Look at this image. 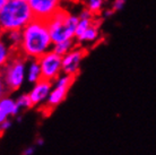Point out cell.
<instances>
[{
  "label": "cell",
  "mask_w": 156,
  "mask_h": 155,
  "mask_svg": "<svg viewBox=\"0 0 156 155\" xmlns=\"http://www.w3.org/2000/svg\"><path fill=\"white\" fill-rule=\"evenodd\" d=\"M95 20H96L95 17H93V18H80V17H79V22H78L77 28H76V33H75V40L77 41V40L90 28V26L95 22Z\"/></svg>",
  "instance_id": "cell-16"
},
{
  "label": "cell",
  "mask_w": 156,
  "mask_h": 155,
  "mask_svg": "<svg viewBox=\"0 0 156 155\" xmlns=\"http://www.w3.org/2000/svg\"><path fill=\"white\" fill-rule=\"evenodd\" d=\"M12 58V48L6 41L0 42V65L5 66Z\"/></svg>",
  "instance_id": "cell-15"
},
{
  "label": "cell",
  "mask_w": 156,
  "mask_h": 155,
  "mask_svg": "<svg viewBox=\"0 0 156 155\" xmlns=\"http://www.w3.org/2000/svg\"><path fill=\"white\" fill-rule=\"evenodd\" d=\"M41 79H43V77L39 59H31L26 70V81L31 84H35Z\"/></svg>",
  "instance_id": "cell-12"
},
{
  "label": "cell",
  "mask_w": 156,
  "mask_h": 155,
  "mask_svg": "<svg viewBox=\"0 0 156 155\" xmlns=\"http://www.w3.org/2000/svg\"><path fill=\"white\" fill-rule=\"evenodd\" d=\"M5 36L6 42L12 48V50H20V43L23 40V33L20 30H16V31H9L6 33H2Z\"/></svg>",
  "instance_id": "cell-13"
},
{
  "label": "cell",
  "mask_w": 156,
  "mask_h": 155,
  "mask_svg": "<svg viewBox=\"0 0 156 155\" xmlns=\"http://www.w3.org/2000/svg\"><path fill=\"white\" fill-rule=\"evenodd\" d=\"M34 18L31 6L24 0H10L0 7V28L2 33L16 30L22 31Z\"/></svg>",
  "instance_id": "cell-2"
},
{
  "label": "cell",
  "mask_w": 156,
  "mask_h": 155,
  "mask_svg": "<svg viewBox=\"0 0 156 155\" xmlns=\"http://www.w3.org/2000/svg\"><path fill=\"white\" fill-rule=\"evenodd\" d=\"M22 121V118L20 117H17V122H20Z\"/></svg>",
  "instance_id": "cell-25"
},
{
  "label": "cell",
  "mask_w": 156,
  "mask_h": 155,
  "mask_svg": "<svg viewBox=\"0 0 156 155\" xmlns=\"http://www.w3.org/2000/svg\"><path fill=\"white\" fill-rule=\"evenodd\" d=\"M79 16L70 14L62 8L51 16L47 20L53 43H59L66 40L75 39V33L77 28Z\"/></svg>",
  "instance_id": "cell-3"
},
{
  "label": "cell",
  "mask_w": 156,
  "mask_h": 155,
  "mask_svg": "<svg viewBox=\"0 0 156 155\" xmlns=\"http://www.w3.org/2000/svg\"><path fill=\"white\" fill-rule=\"evenodd\" d=\"M76 40L73 39V40H66V41H62V42H59V43H55L53 44V48H52V50L55 51V53L60 54L61 57H63L65 54H67L68 52H70L75 47H76Z\"/></svg>",
  "instance_id": "cell-14"
},
{
  "label": "cell",
  "mask_w": 156,
  "mask_h": 155,
  "mask_svg": "<svg viewBox=\"0 0 156 155\" xmlns=\"http://www.w3.org/2000/svg\"><path fill=\"white\" fill-rule=\"evenodd\" d=\"M75 79H76V76L61 74L53 81V88L47 100V108L55 109L66 100L68 92L71 85L74 84Z\"/></svg>",
  "instance_id": "cell-5"
},
{
  "label": "cell",
  "mask_w": 156,
  "mask_h": 155,
  "mask_svg": "<svg viewBox=\"0 0 156 155\" xmlns=\"http://www.w3.org/2000/svg\"><path fill=\"white\" fill-rule=\"evenodd\" d=\"M17 103L22 109H30L33 106V103H32V100L30 97V94H22L17 100Z\"/></svg>",
  "instance_id": "cell-18"
},
{
  "label": "cell",
  "mask_w": 156,
  "mask_h": 155,
  "mask_svg": "<svg viewBox=\"0 0 156 155\" xmlns=\"http://www.w3.org/2000/svg\"><path fill=\"white\" fill-rule=\"evenodd\" d=\"M43 79L55 81L62 73V57L53 50L49 51L39 58Z\"/></svg>",
  "instance_id": "cell-6"
},
{
  "label": "cell",
  "mask_w": 156,
  "mask_h": 155,
  "mask_svg": "<svg viewBox=\"0 0 156 155\" xmlns=\"http://www.w3.org/2000/svg\"><path fill=\"white\" fill-rule=\"evenodd\" d=\"M10 0H0V7H2V6H5L6 4H8Z\"/></svg>",
  "instance_id": "cell-23"
},
{
  "label": "cell",
  "mask_w": 156,
  "mask_h": 155,
  "mask_svg": "<svg viewBox=\"0 0 156 155\" xmlns=\"http://www.w3.org/2000/svg\"><path fill=\"white\" fill-rule=\"evenodd\" d=\"M24 1H27V2H30V1H31V0H24Z\"/></svg>",
  "instance_id": "cell-26"
},
{
  "label": "cell",
  "mask_w": 156,
  "mask_h": 155,
  "mask_svg": "<svg viewBox=\"0 0 156 155\" xmlns=\"http://www.w3.org/2000/svg\"><path fill=\"white\" fill-rule=\"evenodd\" d=\"M114 14V12L111 9V8H109V9H106L105 12H104V17H110V16H112Z\"/></svg>",
  "instance_id": "cell-22"
},
{
  "label": "cell",
  "mask_w": 156,
  "mask_h": 155,
  "mask_svg": "<svg viewBox=\"0 0 156 155\" xmlns=\"http://www.w3.org/2000/svg\"><path fill=\"white\" fill-rule=\"evenodd\" d=\"M17 101L12 97H2L0 101V122L7 120L9 117H17L20 111Z\"/></svg>",
  "instance_id": "cell-10"
},
{
  "label": "cell",
  "mask_w": 156,
  "mask_h": 155,
  "mask_svg": "<svg viewBox=\"0 0 156 155\" xmlns=\"http://www.w3.org/2000/svg\"><path fill=\"white\" fill-rule=\"evenodd\" d=\"M23 54L12 57L9 61L2 66V84L10 91H17L26 79V61Z\"/></svg>",
  "instance_id": "cell-4"
},
{
  "label": "cell",
  "mask_w": 156,
  "mask_h": 155,
  "mask_svg": "<svg viewBox=\"0 0 156 155\" xmlns=\"http://www.w3.org/2000/svg\"><path fill=\"white\" fill-rule=\"evenodd\" d=\"M0 129H1V132H5L6 130H8V129L10 128V126H12V122H10V120L9 119H7V120H5V121H1L0 122Z\"/></svg>",
  "instance_id": "cell-20"
},
{
  "label": "cell",
  "mask_w": 156,
  "mask_h": 155,
  "mask_svg": "<svg viewBox=\"0 0 156 155\" xmlns=\"http://www.w3.org/2000/svg\"><path fill=\"white\" fill-rule=\"evenodd\" d=\"M126 1L127 0H113L111 4V9L114 13L120 12L121 9H123V7L126 6Z\"/></svg>",
  "instance_id": "cell-19"
},
{
  "label": "cell",
  "mask_w": 156,
  "mask_h": 155,
  "mask_svg": "<svg viewBox=\"0 0 156 155\" xmlns=\"http://www.w3.org/2000/svg\"><path fill=\"white\" fill-rule=\"evenodd\" d=\"M100 26H98V22L95 20L90 28L84 33V34L76 41L79 44H90V43L98 42V40L100 39Z\"/></svg>",
  "instance_id": "cell-11"
},
{
  "label": "cell",
  "mask_w": 156,
  "mask_h": 155,
  "mask_svg": "<svg viewBox=\"0 0 156 155\" xmlns=\"http://www.w3.org/2000/svg\"><path fill=\"white\" fill-rule=\"evenodd\" d=\"M30 6L35 18L48 20L60 9L61 0H31Z\"/></svg>",
  "instance_id": "cell-8"
},
{
  "label": "cell",
  "mask_w": 156,
  "mask_h": 155,
  "mask_svg": "<svg viewBox=\"0 0 156 155\" xmlns=\"http://www.w3.org/2000/svg\"><path fill=\"white\" fill-rule=\"evenodd\" d=\"M43 144H44V143H43V139H39V140H37V145H43Z\"/></svg>",
  "instance_id": "cell-24"
},
{
  "label": "cell",
  "mask_w": 156,
  "mask_h": 155,
  "mask_svg": "<svg viewBox=\"0 0 156 155\" xmlns=\"http://www.w3.org/2000/svg\"><path fill=\"white\" fill-rule=\"evenodd\" d=\"M52 88H53V81H48V79H41L37 83L33 84V88L28 93L33 106H36L43 102H47Z\"/></svg>",
  "instance_id": "cell-9"
},
{
  "label": "cell",
  "mask_w": 156,
  "mask_h": 155,
  "mask_svg": "<svg viewBox=\"0 0 156 155\" xmlns=\"http://www.w3.org/2000/svg\"><path fill=\"white\" fill-rule=\"evenodd\" d=\"M23 40L20 52L30 59H39L43 54L52 50L53 41L51 38L47 20L34 18L22 30Z\"/></svg>",
  "instance_id": "cell-1"
},
{
  "label": "cell",
  "mask_w": 156,
  "mask_h": 155,
  "mask_svg": "<svg viewBox=\"0 0 156 155\" xmlns=\"http://www.w3.org/2000/svg\"><path fill=\"white\" fill-rule=\"evenodd\" d=\"M34 150H35V148L33 147V146H31V147H27L26 150H24L23 154H22V155H33V154H34Z\"/></svg>",
  "instance_id": "cell-21"
},
{
  "label": "cell",
  "mask_w": 156,
  "mask_h": 155,
  "mask_svg": "<svg viewBox=\"0 0 156 155\" xmlns=\"http://www.w3.org/2000/svg\"><path fill=\"white\" fill-rule=\"evenodd\" d=\"M105 0H86V8H88L90 12L98 15L102 12Z\"/></svg>",
  "instance_id": "cell-17"
},
{
  "label": "cell",
  "mask_w": 156,
  "mask_h": 155,
  "mask_svg": "<svg viewBox=\"0 0 156 155\" xmlns=\"http://www.w3.org/2000/svg\"><path fill=\"white\" fill-rule=\"evenodd\" d=\"M87 51L83 47H75L70 52L62 57V73L76 76L79 74L80 65L86 57Z\"/></svg>",
  "instance_id": "cell-7"
}]
</instances>
